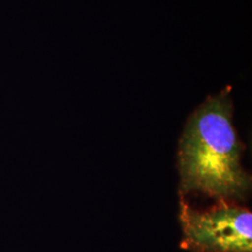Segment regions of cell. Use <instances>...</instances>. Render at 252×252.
<instances>
[{"label": "cell", "instance_id": "6da1fadb", "mask_svg": "<svg viewBox=\"0 0 252 252\" xmlns=\"http://www.w3.org/2000/svg\"><path fill=\"white\" fill-rule=\"evenodd\" d=\"M231 87L209 95L188 118L178 149L180 195L243 200L252 179L242 165L243 146L233 124Z\"/></svg>", "mask_w": 252, "mask_h": 252}, {"label": "cell", "instance_id": "7a4b0ae2", "mask_svg": "<svg viewBox=\"0 0 252 252\" xmlns=\"http://www.w3.org/2000/svg\"><path fill=\"white\" fill-rule=\"evenodd\" d=\"M180 246L189 252H252V214L229 201L193 208L180 196Z\"/></svg>", "mask_w": 252, "mask_h": 252}]
</instances>
